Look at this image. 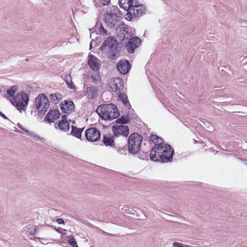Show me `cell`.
Here are the masks:
<instances>
[{"mask_svg": "<svg viewBox=\"0 0 247 247\" xmlns=\"http://www.w3.org/2000/svg\"><path fill=\"white\" fill-rule=\"evenodd\" d=\"M174 151L169 145H157L152 150L150 157L154 161L168 162L172 158Z\"/></svg>", "mask_w": 247, "mask_h": 247, "instance_id": "cell-1", "label": "cell"}, {"mask_svg": "<svg viewBox=\"0 0 247 247\" xmlns=\"http://www.w3.org/2000/svg\"><path fill=\"white\" fill-rule=\"evenodd\" d=\"M101 50L109 58L115 59L118 57L119 52V45L116 39L109 37L106 39L101 47Z\"/></svg>", "mask_w": 247, "mask_h": 247, "instance_id": "cell-2", "label": "cell"}, {"mask_svg": "<svg viewBox=\"0 0 247 247\" xmlns=\"http://www.w3.org/2000/svg\"><path fill=\"white\" fill-rule=\"evenodd\" d=\"M97 112L104 120H112L119 116V112L117 107L113 104H104L101 105L97 110Z\"/></svg>", "mask_w": 247, "mask_h": 247, "instance_id": "cell-3", "label": "cell"}, {"mask_svg": "<svg viewBox=\"0 0 247 247\" xmlns=\"http://www.w3.org/2000/svg\"><path fill=\"white\" fill-rule=\"evenodd\" d=\"M142 137L138 133L132 134L128 139V150L132 154H136L140 148Z\"/></svg>", "mask_w": 247, "mask_h": 247, "instance_id": "cell-4", "label": "cell"}, {"mask_svg": "<svg viewBox=\"0 0 247 247\" xmlns=\"http://www.w3.org/2000/svg\"><path fill=\"white\" fill-rule=\"evenodd\" d=\"M35 103L39 113L43 115H45L49 106V101L47 97L44 94H40L36 99Z\"/></svg>", "mask_w": 247, "mask_h": 247, "instance_id": "cell-5", "label": "cell"}, {"mask_svg": "<svg viewBox=\"0 0 247 247\" xmlns=\"http://www.w3.org/2000/svg\"><path fill=\"white\" fill-rule=\"evenodd\" d=\"M29 101V97L24 92H21L17 94L13 99V103L19 110H24L26 107Z\"/></svg>", "mask_w": 247, "mask_h": 247, "instance_id": "cell-6", "label": "cell"}, {"mask_svg": "<svg viewBox=\"0 0 247 247\" xmlns=\"http://www.w3.org/2000/svg\"><path fill=\"white\" fill-rule=\"evenodd\" d=\"M145 7L143 5L133 6L131 7L128 13L125 15L124 18L128 20H131L134 17H138L144 13Z\"/></svg>", "mask_w": 247, "mask_h": 247, "instance_id": "cell-7", "label": "cell"}, {"mask_svg": "<svg viewBox=\"0 0 247 247\" xmlns=\"http://www.w3.org/2000/svg\"><path fill=\"white\" fill-rule=\"evenodd\" d=\"M109 86L113 91H119L123 89L124 83L121 78H113L109 81Z\"/></svg>", "mask_w": 247, "mask_h": 247, "instance_id": "cell-8", "label": "cell"}, {"mask_svg": "<svg viewBox=\"0 0 247 247\" xmlns=\"http://www.w3.org/2000/svg\"><path fill=\"white\" fill-rule=\"evenodd\" d=\"M141 44V40L138 37H134L130 39L128 45H126V48L128 52L129 53H133L136 49Z\"/></svg>", "mask_w": 247, "mask_h": 247, "instance_id": "cell-9", "label": "cell"}, {"mask_svg": "<svg viewBox=\"0 0 247 247\" xmlns=\"http://www.w3.org/2000/svg\"><path fill=\"white\" fill-rule=\"evenodd\" d=\"M86 136L87 140L90 142H95L100 138V133L96 128H91L86 131Z\"/></svg>", "mask_w": 247, "mask_h": 247, "instance_id": "cell-10", "label": "cell"}, {"mask_svg": "<svg viewBox=\"0 0 247 247\" xmlns=\"http://www.w3.org/2000/svg\"><path fill=\"white\" fill-rule=\"evenodd\" d=\"M114 134L117 136L123 135L127 136L129 133V129L127 126L115 125L113 128Z\"/></svg>", "mask_w": 247, "mask_h": 247, "instance_id": "cell-11", "label": "cell"}, {"mask_svg": "<svg viewBox=\"0 0 247 247\" xmlns=\"http://www.w3.org/2000/svg\"><path fill=\"white\" fill-rule=\"evenodd\" d=\"M88 62L89 65L92 70L95 71H98L100 70V68L101 67V62L99 59L96 58L95 56L90 55L89 56Z\"/></svg>", "mask_w": 247, "mask_h": 247, "instance_id": "cell-12", "label": "cell"}, {"mask_svg": "<svg viewBox=\"0 0 247 247\" xmlns=\"http://www.w3.org/2000/svg\"><path fill=\"white\" fill-rule=\"evenodd\" d=\"M117 67L120 73L122 75H126L130 69V64L128 61L123 60L118 63Z\"/></svg>", "mask_w": 247, "mask_h": 247, "instance_id": "cell-13", "label": "cell"}, {"mask_svg": "<svg viewBox=\"0 0 247 247\" xmlns=\"http://www.w3.org/2000/svg\"><path fill=\"white\" fill-rule=\"evenodd\" d=\"M119 20V17L113 13H108L105 17V22L110 26H114Z\"/></svg>", "mask_w": 247, "mask_h": 247, "instance_id": "cell-14", "label": "cell"}, {"mask_svg": "<svg viewBox=\"0 0 247 247\" xmlns=\"http://www.w3.org/2000/svg\"><path fill=\"white\" fill-rule=\"evenodd\" d=\"M60 107L61 110L64 113H71L74 110L75 105L72 101H65L61 103Z\"/></svg>", "mask_w": 247, "mask_h": 247, "instance_id": "cell-15", "label": "cell"}, {"mask_svg": "<svg viewBox=\"0 0 247 247\" xmlns=\"http://www.w3.org/2000/svg\"><path fill=\"white\" fill-rule=\"evenodd\" d=\"M117 33H118V37L122 40L126 38L131 35H130V33H129L128 28L126 27V26H121L119 27V28H118L117 30Z\"/></svg>", "mask_w": 247, "mask_h": 247, "instance_id": "cell-16", "label": "cell"}, {"mask_svg": "<svg viewBox=\"0 0 247 247\" xmlns=\"http://www.w3.org/2000/svg\"><path fill=\"white\" fill-rule=\"evenodd\" d=\"M59 116L60 113L58 111H50L46 117V120L49 122H53L59 118Z\"/></svg>", "mask_w": 247, "mask_h": 247, "instance_id": "cell-17", "label": "cell"}, {"mask_svg": "<svg viewBox=\"0 0 247 247\" xmlns=\"http://www.w3.org/2000/svg\"><path fill=\"white\" fill-rule=\"evenodd\" d=\"M132 0H119V4L121 8L126 10H128L132 6Z\"/></svg>", "mask_w": 247, "mask_h": 247, "instance_id": "cell-18", "label": "cell"}, {"mask_svg": "<svg viewBox=\"0 0 247 247\" xmlns=\"http://www.w3.org/2000/svg\"><path fill=\"white\" fill-rule=\"evenodd\" d=\"M59 128L61 130L63 131L68 130L69 128H70V126L68 122L66 121L65 120H62L60 121L59 124Z\"/></svg>", "mask_w": 247, "mask_h": 247, "instance_id": "cell-19", "label": "cell"}, {"mask_svg": "<svg viewBox=\"0 0 247 247\" xmlns=\"http://www.w3.org/2000/svg\"><path fill=\"white\" fill-rule=\"evenodd\" d=\"M62 99V96L59 93H55L52 94L50 96V100L54 103H58L61 101Z\"/></svg>", "mask_w": 247, "mask_h": 247, "instance_id": "cell-20", "label": "cell"}, {"mask_svg": "<svg viewBox=\"0 0 247 247\" xmlns=\"http://www.w3.org/2000/svg\"><path fill=\"white\" fill-rule=\"evenodd\" d=\"M151 140L152 142L156 145H161L163 144L164 140L161 138L156 135L151 136Z\"/></svg>", "mask_w": 247, "mask_h": 247, "instance_id": "cell-21", "label": "cell"}, {"mask_svg": "<svg viewBox=\"0 0 247 247\" xmlns=\"http://www.w3.org/2000/svg\"><path fill=\"white\" fill-rule=\"evenodd\" d=\"M104 143L106 145L113 146L114 145V140L113 137L110 136H105L104 138Z\"/></svg>", "mask_w": 247, "mask_h": 247, "instance_id": "cell-22", "label": "cell"}, {"mask_svg": "<svg viewBox=\"0 0 247 247\" xmlns=\"http://www.w3.org/2000/svg\"><path fill=\"white\" fill-rule=\"evenodd\" d=\"M72 129V133L73 134V135L75 137H78L79 138H81V133L83 130V128L79 129L75 126H73Z\"/></svg>", "mask_w": 247, "mask_h": 247, "instance_id": "cell-23", "label": "cell"}, {"mask_svg": "<svg viewBox=\"0 0 247 247\" xmlns=\"http://www.w3.org/2000/svg\"><path fill=\"white\" fill-rule=\"evenodd\" d=\"M129 121L130 120H129V118L128 117L123 116L121 118L118 119L117 120V123H119V124H124L129 123Z\"/></svg>", "mask_w": 247, "mask_h": 247, "instance_id": "cell-24", "label": "cell"}, {"mask_svg": "<svg viewBox=\"0 0 247 247\" xmlns=\"http://www.w3.org/2000/svg\"><path fill=\"white\" fill-rule=\"evenodd\" d=\"M17 87H16V86L13 87L12 88L9 89L7 91V93H8V94H9L10 96H12L14 95V94L15 93L16 90H17Z\"/></svg>", "mask_w": 247, "mask_h": 247, "instance_id": "cell-25", "label": "cell"}, {"mask_svg": "<svg viewBox=\"0 0 247 247\" xmlns=\"http://www.w3.org/2000/svg\"><path fill=\"white\" fill-rule=\"evenodd\" d=\"M119 96L121 99V100H122V101H123V103H128V99H127V97L126 96V94H124V93L120 94Z\"/></svg>", "mask_w": 247, "mask_h": 247, "instance_id": "cell-26", "label": "cell"}, {"mask_svg": "<svg viewBox=\"0 0 247 247\" xmlns=\"http://www.w3.org/2000/svg\"><path fill=\"white\" fill-rule=\"evenodd\" d=\"M88 90L89 91L91 92V94H89V96H91V97H93L94 95H95L96 92V90H95V89H93V88L89 89H88Z\"/></svg>", "mask_w": 247, "mask_h": 247, "instance_id": "cell-27", "label": "cell"}, {"mask_svg": "<svg viewBox=\"0 0 247 247\" xmlns=\"http://www.w3.org/2000/svg\"><path fill=\"white\" fill-rule=\"evenodd\" d=\"M69 243H70V244L72 246H74V247H77V245L76 244V241H75L74 239L70 240V241H69Z\"/></svg>", "mask_w": 247, "mask_h": 247, "instance_id": "cell-28", "label": "cell"}, {"mask_svg": "<svg viewBox=\"0 0 247 247\" xmlns=\"http://www.w3.org/2000/svg\"><path fill=\"white\" fill-rule=\"evenodd\" d=\"M58 222L59 223V224H63L64 223V222L63 221V220H62L61 219H59L58 220Z\"/></svg>", "mask_w": 247, "mask_h": 247, "instance_id": "cell-29", "label": "cell"}, {"mask_svg": "<svg viewBox=\"0 0 247 247\" xmlns=\"http://www.w3.org/2000/svg\"><path fill=\"white\" fill-rule=\"evenodd\" d=\"M174 246H183V245H182V244H177V243H175L174 244Z\"/></svg>", "mask_w": 247, "mask_h": 247, "instance_id": "cell-30", "label": "cell"}]
</instances>
